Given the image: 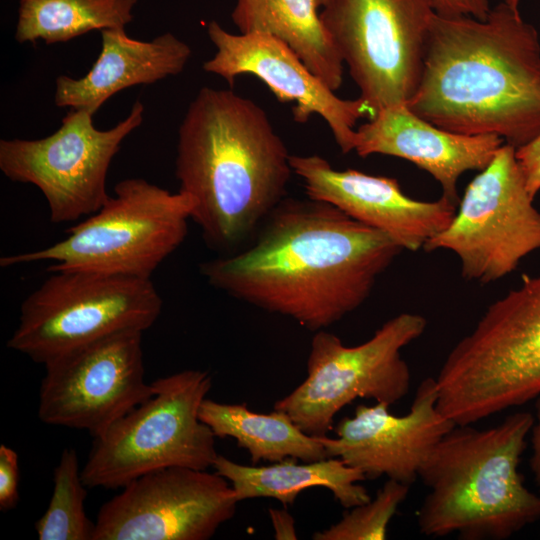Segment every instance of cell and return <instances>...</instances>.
I'll use <instances>...</instances> for the list:
<instances>
[{"label": "cell", "mask_w": 540, "mask_h": 540, "mask_svg": "<svg viewBox=\"0 0 540 540\" xmlns=\"http://www.w3.org/2000/svg\"><path fill=\"white\" fill-rule=\"evenodd\" d=\"M410 486L388 479L374 499L350 508L329 528L313 534L314 540H384L388 525L404 502Z\"/></svg>", "instance_id": "obj_25"}, {"label": "cell", "mask_w": 540, "mask_h": 540, "mask_svg": "<svg viewBox=\"0 0 540 540\" xmlns=\"http://www.w3.org/2000/svg\"><path fill=\"white\" fill-rule=\"evenodd\" d=\"M192 201L184 193L143 178H128L114 187L104 205L66 229V237L32 252L5 255L3 268L50 262L47 272L94 271L150 279L185 240Z\"/></svg>", "instance_id": "obj_6"}, {"label": "cell", "mask_w": 540, "mask_h": 540, "mask_svg": "<svg viewBox=\"0 0 540 540\" xmlns=\"http://www.w3.org/2000/svg\"><path fill=\"white\" fill-rule=\"evenodd\" d=\"M216 472L169 467L144 474L100 508L92 540H208L236 513Z\"/></svg>", "instance_id": "obj_14"}, {"label": "cell", "mask_w": 540, "mask_h": 540, "mask_svg": "<svg viewBox=\"0 0 540 540\" xmlns=\"http://www.w3.org/2000/svg\"><path fill=\"white\" fill-rule=\"evenodd\" d=\"M212 467L231 484L238 501L253 498H273L284 507L293 505L298 495L307 489H328L344 508L371 500L368 491L357 484L366 479L358 469L339 458L298 463L286 458L270 465H243L218 454Z\"/></svg>", "instance_id": "obj_20"}, {"label": "cell", "mask_w": 540, "mask_h": 540, "mask_svg": "<svg viewBox=\"0 0 540 540\" xmlns=\"http://www.w3.org/2000/svg\"><path fill=\"white\" fill-rule=\"evenodd\" d=\"M143 104L108 130L93 125V114L70 109L53 134L35 140L2 139L0 169L11 181L36 186L50 221L71 223L97 212L110 195L106 179L122 141L143 121Z\"/></svg>", "instance_id": "obj_12"}, {"label": "cell", "mask_w": 540, "mask_h": 540, "mask_svg": "<svg viewBox=\"0 0 540 540\" xmlns=\"http://www.w3.org/2000/svg\"><path fill=\"white\" fill-rule=\"evenodd\" d=\"M19 501V461L17 452L0 445V510L9 511Z\"/></svg>", "instance_id": "obj_26"}, {"label": "cell", "mask_w": 540, "mask_h": 540, "mask_svg": "<svg viewBox=\"0 0 540 540\" xmlns=\"http://www.w3.org/2000/svg\"><path fill=\"white\" fill-rule=\"evenodd\" d=\"M515 155L527 190L535 198L540 191V133L530 142L516 148Z\"/></svg>", "instance_id": "obj_27"}, {"label": "cell", "mask_w": 540, "mask_h": 540, "mask_svg": "<svg viewBox=\"0 0 540 540\" xmlns=\"http://www.w3.org/2000/svg\"><path fill=\"white\" fill-rule=\"evenodd\" d=\"M406 106L449 132L525 145L540 133L537 30L505 2L482 20L435 12L421 80Z\"/></svg>", "instance_id": "obj_2"}, {"label": "cell", "mask_w": 540, "mask_h": 540, "mask_svg": "<svg viewBox=\"0 0 540 540\" xmlns=\"http://www.w3.org/2000/svg\"><path fill=\"white\" fill-rule=\"evenodd\" d=\"M326 0H319L320 6L322 7L325 4Z\"/></svg>", "instance_id": "obj_32"}, {"label": "cell", "mask_w": 540, "mask_h": 540, "mask_svg": "<svg viewBox=\"0 0 540 540\" xmlns=\"http://www.w3.org/2000/svg\"><path fill=\"white\" fill-rule=\"evenodd\" d=\"M435 12L442 16H470L485 19L491 7L489 0H431Z\"/></svg>", "instance_id": "obj_28"}, {"label": "cell", "mask_w": 540, "mask_h": 540, "mask_svg": "<svg viewBox=\"0 0 540 540\" xmlns=\"http://www.w3.org/2000/svg\"><path fill=\"white\" fill-rule=\"evenodd\" d=\"M440 401L474 424L540 394V274L488 305L449 351L436 376Z\"/></svg>", "instance_id": "obj_5"}, {"label": "cell", "mask_w": 540, "mask_h": 540, "mask_svg": "<svg viewBox=\"0 0 540 540\" xmlns=\"http://www.w3.org/2000/svg\"><path fill=\"white\" fill-rule=\"evenodd\" d=\"M270 519L277 540H296L295 520L286 509H269Z\"/></svg>", "instance_id": "obj_30"}, {"label": "cell", "mask_w": 540, "mask_h": 540, "mask_svg": "<svg viewBox=\"0 0 540 540\" xmlns=\"http://www.w3.org/2000/svg\"><path fill=\"white\" fill-rule=\"evenodd\" d=\"M319 0H236L240 33L260 32L285 42L330 89L343 82L344 62L320 18Z\"/></svg>", "instance_id": "obj_21"}, {"label": "cell", "mask_w": 540, "mask_h": 540, "mask_svg": "<svg viewBox=\"0 0 540 540\" xmlns=\"http://www.w3.org/2000/svg\"><path fill=\"white\" fill-rule=\"evenodd\" d=\"M290 156L255 102L200 89L179 127L175 175L211 248L234 249L285 199Z\"/></svg>", "instance_id": "obj_3"}, {"label": "cell", "mask_w": 540, "mask_h": 540, "mask_svg": "<svg viewBox=\"0 0 540 540\" xmlns=\"http://www.w3.org/2000/svg\"><path fill=\"white\" fill-rule=\"evenodd\" d=\"M77 453L65 448L53 471V492L35 523L39 540H92L95 522L85 512V486Z\"/></svg>", "instance_id": "obj_24"}, {"label": "cell", "mask_w": 540, "mask_h": 540, "mask_svg": "<svg viewBox=\"0 0 540 540\" xmlns=\"http://www.w3.org/2000/svg\"><path fill=\"white\" fill-rule=\"evenodd\" d=\"M101 51L89 72L81 78L61 75L56 79L55 104L95 112L121 90L148 85L183 71L191 57L190 46L172 33L152 41L130 38L125 29L101 31Z\"/></svg>", "instance_id": "obj_19"}, {"label": "cell", "mask_w": 540, "mask_h": 540, "mask_svg": "<svg viewBox=\"0 0 540 540\" xmlns=\"http://www.w3.org/2000/svg\"><path fill=\"white\" fill-rule=\"evenodd\" d=\"M155 393L94 438L81 470L87 488H123L164 468L207 470L218 453L216 436L199 418L212 387L206 371L184 370L153 382Z\"/></svg>", "instance_id": "obj_7"}, {"label": "cell", "mask_w": 540, "mask_h": 540, "mask_svg": "<svg viewBox=\"0 0 540 540\" xmlns=\"http://www.w3.org/2000/svg\"><path fill=\"white\" fill-rule=\"evenodd\" d=\"M505 142L495 135H463L441 129L406 105L390 106L356 130L360 157L389 155L412 162L441 186L442 196L459 203L458 181L468 171L483 170Z\"/></svg>", "instance_id": "obj_18"}, {"label": "cell", "mask_w": 540, "mask_h": 540, "mask_svg": "<svg viewBox=\"0 0 540 540\" xmlns=\"http://www.w3.org/2000/svg\"><path fill=\"white\" fill-rule=\"evenodd\" d=\"M290 164L309 199L331 204L386 233L403 250L423 249L451 222L458 206L445 196L434 201L411 198L395 178L336 170L319 155H291Z\"/></svg>", "instance_id": "obj_17"}, {"label": "cell", "mask_w": 540, "mask_h": 540, "mask_svg": "<svg viewBox=\"0 0 540 540\" xmlns=\"http://www.w3.org/2000/svg\"><path fill=\"white\" fill-rule=\"evenodd\" d=\"M504 2L507 3L513 9L519 10L520 0H504Z\"/></svg>", "instance_id": "obj_31"}, {"label": "cell", "mask_w": 540, "mask_h": 540, "mask_svg": "<svg viewBox=\"0 0 540 540\" xmlns=\"http://www.w3.org/2000/svg\"><path fill=\"white\" fill-rule=\"evenodd\" d=\"M322 7L321 21L371 118L406 105L423 72L431 0H326Z\"/></svg>", "instance_id": "obj_10"}, {"label": "cell", "mask_w": 540, "mask_h": 540, "mask_svg": "<svg viewBox=\"0 0 540 540\" xmlns=\"http://www.w3.org/2000/svg\"><path fill=\"white\" fill-rule=\"evenodd\" d=\"M199 418L216 437L233 438L239 448L248 451L254 465L286 458L305 462L328 458L319 438L303 432L280 410L256 413L249 410L246 403L225 404L205 398L199 408Z\"/></svg>", "instance_id": "obj_22"}, {"label": "cell", "mask_w": 540, "mask_h": 540, "mask_svg": "<svg viewBox=\"0 0 540 540\" xmlns=\"http://www.w3.org/2000/svg\"><path fill=\"white\" fill-rule=\"evenodd\" d=\"M515 152L507 143L497 150L466 187L451 222L423 248L454 253L465 280L498 281L540 249V211Z\"/></svg>", "instance_id": "obj_11"}, {"label": "cell", "mask_w": 540, "mask_h": 540, "mask_svg": "<svg viewBox=\"0 0 540 540\" xmlns=\"http://www.w3.org/2000/svg\"><path fill=\"white\" fill-rule=\"evenodd\" d=\"M427 327L417 313L402 312L387 320L367 341L346 346L325 330L315 333L307 375L293 391L274 403L306 434L328 436L336 414L357 398L392 405L408 394L411 373L402 350Z\"/></svg>", "instance_id": "obj_9"}, {"label": "cell", "mask_w": 540, "mask_h": 540, "mask_svg": "<svg viewBox=\"0 0 540 540\" xmlns=\"http://www.w3.org/2000/svg\"><path fill=\"white\" fill-rule=\"evenodd\" d=\"M207 31L217 51L203 64L206 72L231 85L242 74L259 78L279 101L295 103L292 113L296 122L306 123L317 114L328 124L341 151H354L357 121L365 115L371 118L363 100L336 96L285 42L272 35L233 34L216 21L208 24Z\"/></svg>", "instance_id": "obj_15"}, {"label": "cell", "mask_w": 540, "mask_h": 540, "mask_svg": "<svg viewBox=\"0 0 540 540\" xmlns=\"http://www.w3.org/2000/svg\"><path fill=\"white\" fill-rule=\"evenodd\" d=\"M534 400L535 413L533 414V424L530 430L531 457L529 465L540 495V394Z\"/></svg>", "instance_id": "obj_29"}, {"label": "cell", "mask_w": 540, "mask_h": 540, "mask_svg": "<svg viewBox=\"0 0 540 540\" xmlns=\"http://www.w3.org/2000/svg\"><path fill=\"white\" fill-rule=\"evenodd\" d=\"M246 249L203 262L228 295L324 330L359 308L403 250L386 233L326 202L284 199Z\"/></svg>", "instance_id": "obj_1"}, {"label": "cell", "mask_w": 540, "mask_h": 540, "mask_svg": "<svg viewBox=\"0 0 540 540\" xmlns=\"http://www.w3.org/2000/svg\"><path fill=\"white\" fill-rule=\"evenodd\" d=\"M162 305L151 279L83 270L51 272L21 303L7 347L44 365L117 333L146 331Z\"/></svg>", "instance_id": "obj_8"}, {"label": "cell", "mask_w": 540, "mask_h": 540, "mask_svg": "<svg viewBox=\"0 0 540 540\" xmlns=\"http://www.w3.org/2000/svg\"><path fill=\"white\" fill-rule=\"evenodd\" d=\"M142 335L120 332L45 363L40 420L97 438L150 398L155 386L144 380Z\"/></svg>", "instance_id": "obj_13"}, {"label": "cell", "mask_w": 540, "mask_h": 540, "mask_svg": "<svg viewBox=\"0 0 540 540\" xmlns=\"http://www.w3.org/2000/svg\"><path fill=\"white\" fill-rule=\"evenodd\" d=\"M138 0H20L15 39L66 42L92 30L123 29Z\"/></svg>", "instance_id": "obj_23"}, {"label": "cell", "mask_w": 540, "mask_h": 540, "mask_svg": "<svg viewBox=\"0 0 540 540\" xmlns=\"http://www.w3.org/2000/svg\"><path fill=\"white\" fill-rule=\"evenodd\" d=\"M532 424V413L518 411L485 429L455 425L420 470L428 489L417 515L420 532L504 540L540 519V495L518 470Z\"/></svg>", "instance_id": "obj_4"}, {"label": "cell", "mask_w": 540, "mask_h": 540, "mask_svg": "<svg viewBox=\"0 0 540 540\" xmlns=\"http://www.w3.org/2000/svg\"><path fill=\"white\" fill-rule=\"evenodd\" d=\"M436 379L422 380L409 412L394 415L384 402L360 404L337 424L336 438L318 437L328 458H339L366 479L386 476L411 486L437 443L456 425L437 406Z\"/></svg>", "instance_id": "obj_16"}]
</instances>
